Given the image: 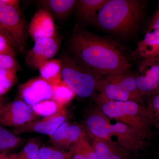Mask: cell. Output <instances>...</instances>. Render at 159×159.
<instances>
[{
  "instance_id": "1",
  "label": "cell",
  "mask_w": 159,
  "mask_h": 159,
  "mask_svg": "<svg viewBox=\"0 0 159 159\" xmlns=\"http://www.w3.org/2000/svg\"><path fill=\"white\" fill-rule=\"evenodd\" d=\"M75 57L101 77L130 70L131 64L115 44L87 31L75 33L70 41Z\"/></svg>"
},
{
  "instance_id": "2",
  "label": "cell",
  "mask_w": 159,
  "mask_h": 159,
  "mask_svg": "<svg viewBox=\"0 0 159 159\" xmlns=\"http://www.w3.org/2000/svg\"><path fill=\"white\" fill-rule=\"evenodd\" d=\"M144 8L143 2L139 0H107L94 22L103 30L127 36L136 30Z\"/></svg>"
},
{
  "instance_id": "3",
  "label": "cell",
  "mask_w": 159,
  "mask_h": 159,
  "mask_svg": "<svg viewBox=\"0 0 159 159\" xmlns=\"http://www.w3.org/2000/svg\"><path fill=\"white\" fill-rule=\"evenodd\" d=\"M116 122L112 123L111 119L97 107L89 114L86 123L89 134L118 144L129 151H139L146 147V139L128 125Z\"/></svg>"
},
{
  "instance_id": "4",
  "label": "cell",
  "mask_w": 159,
  "mask_h": 159,
  "mask_svg": "<svg viewBox=\"0 0 159 159\" xmlns=\"http://www.w3.org/2000/svg\"><path fill=\"white\" fill-rule=\"evenodd\" d=\"M96 100L98 108L110 119L128 125L146 140L152 137L153 122L147 107L134 101H111L99 94Z\"/></svg>"
},
{
  "instance_id": "5",
  "label": "cell",
  "mask_w": 159,
  "mask_h": 159,
  "mask_svg": "<svg viewBox=\"0 0 159 159\" xmlns=\"http://www.w3.org/2000/svg\"><path fill=\"white\" fill-rule=\"evenodd\" d=\"M61 62L62 80L75 95L80 98H89L97 91L101 77L93 70L76 57H65Z\"/></svg>"
},
{
  "instance_id": "6",
  "label": "cell",
  "mask_w": 159,
  "mask_h": 159,
  "mask_svg": "<svg viewBox=\"0 0 159 159\" xmlns=\"http://www.w3.org/2000/svg\"><path fill=\"white\" fill-rule=\"evenodd\" d=\"M97 91L102 97L111 101L143 103V98L137 88L135 75L131 74L130 71L101 77Z\"/></svg>"
},
{
  "instance_id": "7",
  "label": "cell",
  "mask_w": 159,
  "mask_h": 159,
  "mask_svg": "<svg viewBox=\"0 0 159 159\" xmlns=\"http://www.w3.org/2000/svg\"><path fill=\"white\" fill-rule=\"evenodd\" d=\"M0 27L15 49L22 51L26 41V27L18 8L0 1Z\"/></svg>"
},
{
  "instance_id": "8",
  "label": "cell",
  "mask_w": 159,
  "mask_h": 159,
  "mask_svg": "<svg viewBox=\"0 0 159 159\" xmlns=\"http://www.w3.org/2000/svg\"><path fill=\"white\" fill-rule=\"evenodd\" d=\"M39 119L30 106L18 99L4 106L0 112V125L14 129Z\"/></svg>"
},
{
  "instance_id": "9",
  "label": "cell",
  "mask_w": 159,
  "mask_h": 159,
  "mask_svg": "<svg viewBox=\"0 0 159 159\" xmlns=\"http://www.w3.org/2000/svg\"><path fill=\"white\" fill-rule=\"evenodd\" d=\"M137 88L142 98L159 89V57L144 60L135 75Z\"/></svg>"
},
{
  "instance_id": "10",
  "label": "cell",
  "mask_w": 159,
  "mask_h": 159,
  "mask_svg": "<svg viewBox=\"0 0 159 159\" xmlns=\"http://www.w3.org/2000/svg\"><path fill=\"white\" fill-rule=\"evenodd\" d=\"M20 100L29 106L51 99L52 84L41 77L29 80L19 88Z\"/></svg>"
},
{
  "instance_id": "11",
  "label": "cell",
  "mask_w": 159,
  "mask_h": 159,
  "mask_svg": "<svg viewBox=\"0 0 159 159\" xmlns=\"http://www.w3.org/2000/svg\"><path fill=\"white\" fill-rule=\"evenodd\" d=\"M67 120V112L65 108L52 116L36 119L14 129L13 133L16 134L37 133L50 137Z\"/></svg>"
},
{
  "instance_id": "12",
  "label": "cell",
  "mask_w": 159,
  "mask_h": 159,
  "mask_svg": "<svg viewBox=\"0 0 159 159\" xmlns=\"http://www.w3.org/2000/svg\"><path fill=\"white\" fill-rule=\"evenodd\" d=\"M59 42L54 38H46L34 42L33 48L28 54L26 61L28 65L38 68L42 64L52 59L59 48Z\"/></svg>"
},
{
  "instance_id": "13",
  "label": "cell",
  "mask_w": 159,
  "mask_h": 159,
  "mask_svg": "<svg viewBox=\"0 0 159 159\" xmlns=\"http://www.w3.org/2000/svg\"><path fill=\"white\" fill-rule=\"evenodd\" d=\"M29 34L34 42L46 38L56 37V29L53 16L42 9L36 11L29 25Z\"/></svg>"
},
{
  "instance_id": "14",
  "label": "cell",
  "mask_w": 159,
  "mask_h": 159,
  "mask_svg": "<svg viewBox=\"0 0 159 159\" xmlns=\"http://www.w3.org/2000/svg\"><path fill=\"white\" fill-rule=\"evenodd\" d=\"M97 159H130L129 151L118 144L89 134Z\"/></svg>"
},
{
  "instance_id": "15",
  "label": "cell",
  "mask_w": 159,
  "mask_h": 159,
  "mask_svg": "<svg viewBox=\"0 0 159 159\" xmlns=\"http://www.w3.org/2000/svg\"><path fill=\"white\" fill-rule=\"evenodd\" d=\"M135 54L139 58L148 59L159 56V29L148 31L137 45Z\"/></svg>"
},
{
  "instance_id": "16",
  "label": "cell",
  "mask_w": 159,
  "mask_h": 159,
  "mask_svg": "<svg viewBox=\"0 0 159 159\" xmlns=\"http://www.w3.org/2000/svg\"><path fill=\"white\" fill-rule=\"evenodd\" d=\"M107 0H79L77 1L78 16L85 21H95L99 10Z\"/></svg>"
},
{
  "instance_id": "17",
  "label": "cell",
  "mask_w": 159,
  "mask_h": 159,
  "mask_svg": "<svg viewBox=\"0 0 159 159\" xmlns=\"http://www.w3.org/2000/svg\"><path fill=\"white\" fill-rule=\"evenodd\" d=\"M41 77L51 84H58L62 80L61 60L51 59L39 67Z\"/></svg>"
},
{
  "instance_id": "18",
  "label": "cell",
  "mask_w": 159,
  "mask_h": 159,
  "mask_svg": "<svg viewBox=\"0 0 159 159\" xmlns=\"http://www.w3.org/2000/svg\"><path fill=\"white\" fill-rule=\"evenodd\" d=\"M43 9L60 19L66 17L76 6L75 0H45L39 1Z\"/></svg>"
},
{
  "instance_id": "19",
  "label": "cell",
  "mask_w": 159,
  "mask_h": 159,
  "mask_svg": "<svg viewBox=\"0 0 159 159\" xmlns=\"http://www.w3.org/2000/svg\"><path fill=\"white\" fill-rule=\"evenodd\" d=\"M68 150L72 154L71 159H97L86 134L71 145Z\"/></svg>"
},
{
  "instance_id": "20",
  "label": "cell",
  "mask_w": 159,
  "mask_h": 159,
  "mask_svg": "<svg viewBox=\"0 0 159 159\" xmlns=\"http://www.w3.org/2000/svg\"><path fill=\"white\" fill-rule=\"evenodd\" d=\"M76 96L74 92L62 80L58 84L52 85L51 99L56 101L61 106L65 107Z\"/></svg>"
},
{
  "instance_id": "21",
  "label": "cell",
  "mask_w": 159,
  "mask_h": 159,
  "mask_svg": "<svg viewBox=\"0 0 159 159\" xmlns=\"http://www.w3.org/2000/svg\"><path fill=\"white\" fill-rule=\"evenodd\" d=\"M22 141L16 134L0 125V153H7L17 147Z\"/></svg>"
},
{
  "instance_id": "22",
  "label": "cell",
  "mask_w": 159,
  "mask_h": 159,
  "mask_svg": "<svg viewBox=\"0 0 159 159\" xmlns=\"http://www.w3.org/2000/svg\"><path fill=\"white\" fill-rule=\"evenodd\" d=\"M41 140L39 138L30 139L25 146L17 153L9 154L11 159H40Z\"/></svg>"
},
{
  "instance_id": "23",
  "label": "cell",
  "mask_w": 159,
  "mask_h": 159,
  "mask_svg": "<svg viewBox=\"0 0 159 159\" xmlns=\"http://www.w3.org/2000/svg\"><path fill=\"white\" fill-rule=\"evenodd\" d=\"M31 107L37 116L43 117L52 116L65 108L52 99L43 100Z\"/></svg>"
},
{
  "instance_id": "24",
  "label": "cell",
  "mask_w": 159,
  "mask_h": 159,
  "mask_svg": "<svg viewBox=\"0 0 159 159\" xmlns=\"http://www.w3.org/2000/svg\"><path fill=\"white\" fill-rule=\"evenodd\" d=\"M39 156L40 159H71L72 154L69 150L44 146L40 148Z\"/></svg>"
},
{
  "instance_id": "25",
  "label": "cell",
  "mask_w": 159,
  "mask_h": 159,
  "mask_svg": "<svg viewBox=\"0 0 159 159\" xmlns=\"http://www.w3.org/2000/svg\"><path fill=\"white\" fill-rule=\"evenodd\" d=\"M86 134L85 131L79 125L71 124L63 144L62 149L68 150L71 145Z\"/></svg>"
},
{
  "instance_id": "26",
  "label": "cell",
  "mask_w": 159,
  "mask_h": 159,
  "mask_svg": "<svg viewBox=\"0 0 159 159\" xmlns=\"http://www.w3.org/2000/svg\"><path fill=\"white\" fill-rule=\"evenodd\" d=\"M147 107L150 112L153 125L159 129V89L148 95Z\"/></svg>"
},
{
  "instance_id": "27",
  "label": "cell",
  "mask_w": 159,
  "mask_h": 159,
  "mask_svg": "<svg viewBox=\"0 0 159 159\" xmlns=\"http://www.w3.org/2000/svg\"><path fill=\"white\" fill-rule=\"evenodd\" d=\"M71 123L67 120L56 129L50 137V142L54 147L62 149L63 144L66 136L67 133Z\"/></svg>"
},
{
  "instance_id": "28",
  "label": "cell",
  "mask_w": 159,
  "mask_h": 159,
  "mask_svg": "<svg viewBox=\"0 0 159 159\" xmlns=\"http://www.w3.org/2000/svg\"><path fill=\"white\" fill-rule=\"evenodd\" d=\"M16 71L0 70V86L9 91L17 80Z\"/></svg>"
},
{
  "instance_id": "29",
  "label": "cell",
  "mask_w": 159,
  "mask_h": 159,
  "mask_svg": "<svg viewBox=\"0 0 159 159\" xmlns=\"http://www.w3.org/2000/svg\"><path fill=\"white\" fill-rule=\"evenodd\" d=\"M19 69V65L14 56L0 54V70H11L17 72Z\"/></svg>"
},
{
  "instance_id": "30",
  "label": "cell",
  "mask_w": 159,
  "mask_h": 159,
  "mask_svg": "<svg viewBox=\"0 0 159 159\" xmlns=\"http://www.w3.org/2000/svg\"><path fill=\"white\" fill-rule=\"evenodd\" d=\"M0 54H10L15 56L16 54L15 49L9 40L0 34Z\"/></svg>"
},
{
  "instance_id": "31",
  "label": "cell",
  "mask_w": 159,
  "mask_h": 159,
  "mask_svg": "<svg viewBox=\"0 0 159 159\" xmlns=\"http://www.w3.org/2000/svg\"><path fill=\"white\" fill-rule=\"evenodd\" d=\"M159 29V2L157 9L151 21L148 31Z\"/></svg>"
},
{
  "instance_id": "32",
  "label": "cell",
  "mask_w": 159,
  "mask_h": 159,
  "mask_svg": "<svg viewBox=\"0 0 159 159\" xmlns=\"http://www.w3.org/2000/svg\"><path fill=\"white\" fill-rule=\"evenodd\" d=\"M0 1L6 5L18 9L19 6V1H17V0H0Z\"/></svg>"
},
{
  "instance_id": "33",
  "label": "cell",
  "mask_w": 159,
  "mask_h": 159,
  "mask_svg": "<svg viewBox=\"0 0 159 159\" xmlns=\"http://www.w3.org/2000/svg\"><path fill=\"white\" fill-rule=\"evenodd\" d=\"M6 102H5V98L2 96H0V112L4 106L6 105Z\"/></svg>"
},
{
  "instance_id": "34",
  "label": "cell",
  "mask_w": 159,
  "mask_h": 159,
  "mask_svg": "<svg viewBox=\"0 0 159 159\" xmlns=\"http://www.w3.org/2000/svg\"><path fill=\"white\" fill-rule=\"evenodd\" d=\"M0 159H11L9 154L7 153H0Z\"/></svg>"
},
{
  "instance_id": "35",
  "label": "cell",
  "mask_w": 159,
  "mask_h": 159,
  "mask_svg": "<svg viewBox=\"0 0 159 159\" xmlns=\"http://www.w3.org/2000/svg\"><path fill=\"white\" fill-rule=\"evenodd\" d=\"M8 91L6 90L0 86V96H2L3 95L6 94Z\"/></svg>"
},
{
  "instance_id": "36",
  "label": "cell",
  "mask_w": 159,
  "mask_h": 159,
  "mask_svg": "<svg viewBox=\"0 0 159 159\" xmlns=\"http://www.w3.org/2000/svg\"><path fill=\"white\" fill-rule=\"evenodd\" d=\"M0 34H2V35H4V36H5V37H6V38H7V39L9 40V39H8V36H7V34H6V33H5V31H4V30H3V29H2V28H1V27H0ZM9 42H10V41H9Z\"/></svg>"
},
{
  "instance_id": "37",
  "label": "cell",
  "mask_w": 159,
  "mask_h": 159,
  "mask_svg": "<svg viewBox=\"0 0 159 159\" xmlns=\"http://www.w3.org/2000/svg\"></svg>"
}]
</instances>
